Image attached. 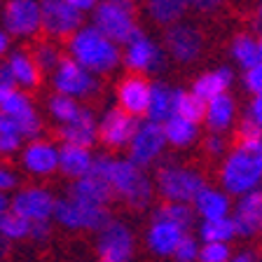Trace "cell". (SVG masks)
Here are the masks:
<instances>
[{"mask_svg":"<svg viewBox=\"0 0 262 262\" xmlns=\"http://www.w3.org/2000/svg\"><path fill=\"white\" fill-rule=\"evenodd\" d=\"M223 192L244 196L262 187V141H236L223 157L218 171Z\"/></svg>","mask_w":262,"mask_h":262,"instance_id":"obj_1","label":"cell"},{"mask_svg":"<svg viewBox=\"0 0 262 262\" xmlns=\"http://www.w3.org/2000/svg\"><path fill=\"white\" fill-rule=\"evenodd\" d=\"M68 59L82 66L92 75H108L122 63L120 45L108 40L103 33H98L94 26H82L71 38L66 40Z\"/></svg>","mask_w":262,"mask_h":262,"instance_id":"obj_2","label":"cell"},{"mask_svg":"<svg viewBox=\"0 0 262 262\" xmlns=\"http://www.w3.org/2000/svg\"><path fill=\"white\" fill-rule=\"evenodd\" d=\"M113 196L122 199L129 208L143 211L152 204L155 199V183L147 176L145 169H138L136 164H131L126 157H110L108 171H105Z\"/></svg>","mask_w":262,"mask_h":262,"instance_id":"obj_3","label":"cell"},{"mask_svg":"<svg viewBox=\"0 0 262 262\" xmlns=\"http://www.w3.org/2000/svg\"><path fill=\"white\" fill-rule=\"evenodd\" d=\"M206 178L199 169L178 162H164L155 171V192L169 204H192Z\"/></svg>","mask_w":262,"mask_h":262,"instance_id":"obj_4","label":"cell"},{"mask_svg":"<svg viewBox=\"0 0 262 262\" xmlns=\"http://www.w3.org/2000/svg\"><path fill=\"white\" fill-rule=\"evenodd\" d=\"M52 218L66 229L73 232H101L110 223V211L103 206H89L73 196H61L54 204V215Z\"/></svg>","mask_w":262,"mask_h":262,"instance_id":"obj_5","label":"cell"},{"mask_svg":"<svg viewBox=\"0 0 262 262\" xmlns=\"http://www.w3.org/2000/svg\"><path fill=\"white\" fill-rule=\"evenodd\" d=\"M131 164H136L138 169H147V166H155V164L162 159L164 150H166V138H164L162 124H155V122L145 120L138 122L136 131H134V138L126 145Z\"/></svg>","mask_w":262,"mask_h":262,"instance_id":"obj_6","label":"cell"},{"mask_svg":"<svg viewBox=\"0 0 262 262\" xmlns=\"http://www.w3.org/2000/svg\"><path fill=\"white\" fill-rule=\"evenodd\" d=\"M3 31L10 38L31 40L42 31L40 0H5L3 5Z\"/></svg>","mask_w":262,"mask_h":262,"instance_id":"obj_7","label":"cell"},{"mask_svg":"<svg viewBox=\"0 0 262 262\" xmlns=\"http://www.w3.org/2000/svg\"><path fill=\"white\" fill-rule=\"evenodd\" d=\"M92 26L115 45H126L138 31L136 12L122 10L108 3H96V7L92 10Z\"/></svg>","mask_w":262,"mask_h":262,"instance_id":"obj_8","label":"cell"},{"mask_svg":"<svg viewBox=\"0 0 262 262\" xmlns=\"http://www.w3.org/2000/svg\"><path fill=\"white\" fill-rule=\"evenodd\" d=\"M0 115L7 117V120L19 129L24 141L40 138V134H42V117H40L38 110H35L33 98L28 96L26 92H21V89H12V92L3 98Z\"/></svg>","mask_w":262,"mask_h":262,"instance_id":"obj_9","label":"cell"},{"mask_svg":"<svg viewBox=\"0 0 262 262\" xmlns=\"http://www.w3.org/2000/svg\"><path fill=\"white\" fill-rule=\"evenodd\" d=\"M52 87H54L56 94H63V96L80 101V98H89L94 94H98L101 84H98L96 75H92L82 66H77L75 61L63 56V61L52 71Z\"/></svg>","mask_w":262,"mask_h":262,"instance_id":"obj_10","label":"cell"},{"mask_svg":"<svg viewBox=\"0 0 262 262\" xmlns=\"http://www.w3.org/2000/svg\"><path fill=\"white\" fill-rule=\"evenodd\" d=\"M96 251L101 260L131 262L136 253V236L126 223L110 218V223L101 232H96Z\"/></svg>","mask_w":262,"mask_h":262,"instance_id":"obj_11","label":"cell"},{"mask_svg":"<svg viewBox=\"0 0 262 262\" xmlns=\"http://www.w3.org/2000/svg\"><path fill=\"white\" fill-rule=\"evenodd\" d=\"M56 196L40 185H28L16 190L10 199V211L21 215L28 223H49L54 215Z\"/></svg>","mask_w":262,"mask_h":262,"instance_id":"obj_12","label":"cell"},{"mask_svg":"<svg viewBox=\"0 0 262 262\" xmlns=\"http://www.w3.org/2000/svg\"><path fill=\"white\" fill-rule=\"evenodd\" d=\"M40 19L49 40H68L73 33L82 28L84 16L63 0H40Z\"/></svg>","mask_w":262,"mask_h":262,"instance_id":"obj_13","label":"cell"},{"mask_svg":"<svg viewBox=\"0 0 262 262\" xmlns=\"http://www.w3.org/2000/svg\"><path fill=\"white\" fill-rule=\"evenodd\" d=\"M164 47H166V54L173 61L192 63L204 52V35L194 24H171V26H166V33H164Z\"/></svg>","mask_w":262,"mask_h":262,"instance_id":"obj_14","label":"cell"},{"mask_svg":"<svg viewBox=\"0 0 262 262\" xmlns=\"http://www.w3.org/2000/svg\"><path fill=\"white\" fill-rule=\"evenodd\" d=\"M122 63L131 71V75H138V73H152V71H157V68H162L164 52L155 40H150L145 33L138 28V31L134 33V38L124 45Z\"/></svg>","mask_w":262,"mask_h":262,"instance_id":"obj_15","label":"cell"},{"mask_svg":"<svg viewBox=\"0 0 262 262\" xmlns=\"http://www.w3.org/2000/svg\"><path fill=\"white\" fill-rule=\"evenodd\" d=\"M19 162L24 171L31 176H38V178L52 176L59 171V145L47 138H33L21 147Z\"/></svg>","mask_w":262,"mask_h":262,"instance_id":"obj_16","label":"cell"},{"mask_svg":"<svg viewBox=\"0 0 262 262\" xmlns=\"http://www.w3.org/2000/svg\"><path fill=\"white\" fill-rule=\"evenodd\" d=\"M138 126V120L126 115L122 108H108L101 120H98V141L103 143L105 147H126L129 141L134 138V131Z\"/></svg>","mask_w":262,"mask_h":262,"instance_id":"obj_17","label":"cell"},{"mask_svg":"<svg viewBox=\"0 0 262 262\" xmlns=\"http://www.w3.org/2000/svg\"><path fill=\"white\" fill-rule=\"evenodd\" d=\"M229 218L234 223L236 236L253 239V236L262 234V187L239 196V202L232 204Z\"/></svg>","mask_w":262,"mask_h":262,"instance_id":"obj_18","label":"cell"},{"mask_svg":"<svg viewBox=\"0 0 262 262\" xmlns=\"http://www.w3.org/2000/svg\"><path fill=\"white\" fill-rule=\"evenodd\" d=\"M150 103V82L143 75H126L117 84V108L131 117H143Z\"/></svg>","mask_w":262,"mask_h":262,"instance_id":"obj_19","label":"cell"},{"mask_svg":"<svg viewBox=\"0 0 262 262\" xmlns=\"http://www.w3.org/2000/svg\"><path fill=\"white\" fill-rule=\"evenodd\" d=\"M98 122L94 117V113L89 108H82L80 115H77L73 122L68 124H61L56 129L61 143L66 145H80V147H92L94 143L98 141Z\"/></svg>","mask_w":262,"mask_h":262,"instance_id":"obj_20","label":"cell"},{"mask_svg":"<svg viewBox=\"0 0 262 262\" xmlns=\"http://www.w3.org/2000/svg\"><path fill=\"white\" fill-rule=\"evenodd\" d=\"M192 211H194V215L202 218V223L229 218V213H232V199H229L227 192L218 190V187L204 185L202 190H199V194L194 196V202H192Z\"/></svg>","mask_w":262,"mask_h":262,"instance_id":"obj_21","label":"cell"},{"mask_svg":"<svg viewBox=\"0 0 262 262\" xmlns=\"http://www.w3.org/2000/svg\"><path fill=\"white\" fill-rule=\"evenodd\" d=\"M5 68L16 89H35L40 84V77H42L28 49H10Z\"/></svg>","mask_w":262,"mask_h":262,"instance_id":"obj_22","label":"cell"},{"mask_svg":"<svg viewBox=\"0 0 262 262\" xmlns=\"http://www.w3.org/2000/svg\"><path fill=\"white\" fill-rule=\"evenodd\" d=\"M68 196H73V199H77L82 204H89V206H103V208H108V204L115 199L108 180L98 178L94 173H87L80 180H73L71 187H68Z\"/></svg>","mask_w":262,"mask_h":262,"instance_id":"obj_23","label":"cell"},{"mask_svg":"<svg viewBox=\"0 0 262 262\" xmlns=\"http://www.w3.org/2000/svg\"><path fill=\"white\" fill-rule=\"evenodd\" d=\"M187 232L180 229L178 225L162 223V220H150V227L145 232V244L157 257H171L178 241Z\"/></svg>","mask_w":262,"mask_h":262,"instance_id":"obj_24","label":"cell"},{"mask_svg":"<svg viewBox=\"0 0 262 262\" xmlns=\"http://www.w3.org/2000/svg\"><path fill=\"white\" fill-rule=\"evenodd\" d=\"M204 124L208 126V131L215 134H227V129H232L236 122V101L232 94H220V96L211 98L204 108Z\"/></svg>","mask_w":262,"mask_h":262,"instance_id":"obj_25","label":"cell"},{"mask_svg":"<svg viewBox=\"0 0 262 262\" xmlns=\"http://www.w3.org/2000/svg\"><path fill=\"white\" fill-rule=\"evenodd\" d=\"M234 82V71L229 66H220L215 71H208V73H202V75L194 80L190 92L194 94L199 101L208 103L211 98L220 96V94H227L229 87Z\"/></svg>","mask_w":262,"mask_h":262,"instance_id":"obj_26","label":"cell"},{"mask_svg":"<svg viewBox=\"0 0 262 262\" xmlns=\"http://www.w3.org/2000/svg\"><path fill=\"white\" fill-rule=\"evenodd\" d=\"M92 162L94 155L89 147H80V145H59V171L71 180H80L92 171Z\"/></svg>","mask_w":262,"mask_h":262,"instance_id":"obj_27","label":"cell"},{"mask_svg":"<svg viewBox=\"0 0 262 262\" xmlns=\"http://www.w3.org/2000/svg\"><path fill=\"white\" fill-rule=\"evenodd\" d=\"M173 94L176 89H171L164 82H150V103H147L145 117L155 124H164V122L173 117Z\"/></svg>","mask_w":262,"mask_h":262,"instance_id":"obj_28","label":"cell"},{"mask_svg":"<svg viewBox=\"0 0 262 262\" xmlns=\"http://www.w3.org/2000/svg\"><path fill=\"white\" fill-rule=\"evenodd\" d=\"M192 7V0H145V10L159 26L178 24Z\"/></svg>","mask_w":262,"mask_h":262,"instance_id":"obj_29","label":"cell"},{"mask_svg":"<svg viewBox=\"0 0 262 262\" xmlns=\"http://www.w3.org/2000/svg\"><path fill=\"white\" fill-rule=\"evenodd\" d=\"M162 131H164V138H166V145H173V147H190L199 138V124L187 122L183 117H176V115L164 122Z\"/></svg>","mask_w":262,"mask_h":262,"instance_id":"obj_30","label":"cell"},{"mask_svg":"<svg viewBox=\"0 0 262 262\" xmlns=\"http://www.w3.org/2000/svg\"><path fill=\"white\" fill-rule=\"evenodd\" d=\"M229 54L236 61L241 71H248L255 63L262 61V54L257 49V38L251 35V33H236L232 38V45H229Z\"/></svg>","mask_w":262,"mask_h":262,"instance_id":"obj_31","label":"cell"},{"mask_svg":"<svg viewBox=\"0 0 262 262\" xmlns=\"http://www.w3.org/2000/svg\"><path fill=\"white\" fill-rule=\"evenodd\" d=\"M194 218L196 215H194V211H192L190 204H169V202H164L152 211V220H162V223L178 225V227L185 229V232H190V227L194 225Z\"/></svg>","mask_w":262,"mask_h":262,"instance_id":"obj_32","label":"cell"},{"mask_svg":"<svg viewBox=\"0 0 262 262\" xmlns=\"http://www.w3.org/2000/svg\"><path fill=\"white\" fill-rule=\"evenodd\" d=\"M204 108H206V103L199 101L192 92L176 89V94H173V115L176 117H183V120H187V122L199 124V122L204 120Z\"/></svg>","mask_w":262,"mask_h":262,"instance_id":"obj_33","label":"cell"},{"mask_svg":"<svg viewBox=\"0 0 262 262\" xmlns=\"http://www.w3.org/2000/svg\"><path fill=\"white\" fill-rule=\"evenodd\" d=\"M82 108H84V105H82L80 101H75V98H71V96H63V94H56V92L47 98V110H49V115H52V120L59 126L73 122L77 115H80Z\"/></svg>","mask_w":262,"mask_h":262,"instance_id":"obj_34","label":"cell"},{"mask_svg":"<svg viewBox=\"0 0 262 262\" xmlns=\"http://www.w3.org/2000/svg\"><path fill=\"white\" fill-rule=\"evenodd\" d=\"M236 236V229L232 218H220V220H206L199 225V239L204 244H229Z\"/></svg>","mask_w":262,"mask_h":262,"instance_id":"obj_35","label":"cell"},{"mask_svg":"<svg viewBox=\"0 0 262 262\" xmlns=\"http://www.w3.org/2000/svg\"><path fill=\"white\" fill-rule=\"evenodd\" d=\"M31 56L35 61V66L40 68V73H52L56 66L63 61L59 45H54V40H40V42L33 45Z\"/></svg>","mask_w":262,"mask_h":262,"instance_id":"obj_36","label":"cell"},{"mask_svg":"<svg viewBox=\"0 0 262 262\" xmlns=\"http://www.w3.org/2000/svg\"><path fill=\"white\" fill-rule=\"evenodd\" d=\"M31 236V223L24 220L21 215L7 211L0 215V239L12 244V241H24Z\"/></svg>","mask_w":262,"mask_h":262,"instance_id":"obj_37","label":"cell"},{"mask_svg":"<svg viewBox=\"0 0 262 262\" xmlns=\"http://www.w3.org/2000/svg\"><path fill=\"white\" fill-rule=\"evenodd\" d=\"M24 136L7 117L0 115V157H10L14 152H21Z\"/></svg>","mask_w":262,"mask_h":262,"instance_id":"obj_38","label":"cell"},{"mask_svg":"<svg viewBox=\"0 0 262 262\" xmlns=\"http://www.w3.org/2000/svg\"><path fill=\"white\" fill-rule=\"evenodd\" d=\"M229 257H232L229 244H204L199 246L196 262H227Z\"/></svg>","mask_w":262,"mask_h":262,"instance_id":"obj_39","label":"cell"},{"mask_svg":"<svg viewBox=\"0 0 262 262\" xmlns=\"http://www.w3.org/2000/svg\"><path fill=\"white\" fill-rule=\"evenodd\" d=\"M196 257H199V241L187 232V234L178 241V246H176L173 260L176 262H196Z\"/></svg>","mask_w":262,"mask_h":262,"instance_id":"obj_40","label":"cell"},{"mask_svg":"<svg viewBox=\"0 0 262 262\" xmlns=\"http://www.w3.org/2000/svg\"><path fill=\"white\" fill-rule=\"evenodd\" d=\"M202 147H204V152H206L208 157H225L229 143H227V136H225V134L208 131L206 136H204V141H202Z\"/></svg>","mask_w":262,"mask_h":262,"instance_id":"obj_41","label":"cell"},{"mask_svg":"<svg viewBox=\"0 0 262 262\" xmlns=\"http://www.w3.org/2000/svg\"><path fill=\"white\" fill-rule=\"evenodd\" d=\"M241 82H244L246 92L251 94V96H260L262 94V61L255 63L253 68H248V71H244Z\"/></svg>","mask_w":262,"mask_h":262,"instance_id":"obj_42","label":"cell"},{"mask_svg":"<svg viewBox=\"0 0 262 262\" xmlns=\"http://www.w3.org/2000/svg\"><path fill=\"white\" fill-rule=\"evenodd\" d=\"M236 136H239V141H262V131L251 120L241 117L236 122Z\"/></svg>","mask_w":262,"mask_h":262,"instance_id":"obj_43","label":"cell"},{"mask_svg":"<svg viewBox=\"0 0 262 262\" xmlns=\"http://www.w3.org/2000/svg\"><path fill=\"white\" fill-rule=\"evenodd\" d=\"M19 185V176L7 164H0V194H7L10 190H16Z\"/></svg>","mask_w":262,"mask_h":262,"instance_id":"obj_44","label":"cell"},{"mask_svg":"<svg viewBox=\"0 0 262 262\" xmlns=\"http://www.w3.org/2000/svg\"><path fill=\"white\" fill-rule=\"evenodd\" d=\"M244 117H246V120H251L253 124L262 131V94H260V96H251L248 105H246Z\"/></svg>","mask_w":262,"mask_h":262,"instance_id":"obj_45","label":"cell"},{"mask_svg":"<svg viewBox=\"0 0 262 262\" xmlns=\"http://www.w3.org/2000/svg\"><path fill=\"white\" fill-rule=\"evenodd\" d=\"M52 234V223H31V236L33 241H47Z\"/></svg>","mask_w":262,"mask_h":262,"instance_id":"obj_46","label":"cell"},{"mask_svg":"<svg viewBox=\"0 0 262 262\" xmlns=\"http://www.w3.org/2000/svg\"><path fill=\"white\" fill-rule=\"evenodd\" d=\"M12 89H16V87H14V82H12L10 73H7L5 63H3V66H0V103H3V98H5Z\"/></svg>","mask_w":262,"mask_h":262,"instance_id":"obj_47","label":"cell"},{"mask_svg":"<svg viewBox=\"0 0 262 262\" xmlns=\"http://www.w3.org/2000/svg\"><path fill=\"white\" fill-rule=\"evenodd\" d=\"M223 3L225 0H192V7L196 12H213V10H218Z\"/></svg>","mask_w":262,"mask_h":262,"instance_id":"obj_48","label":"cell"},{"mask_svg":"<svg viewBox=\"0 0 262 262\" xmlns=\"http://www.w3.org/2000/svg\"><path fill=\"white\" fill-rule=\"evenodd\" d=\"M63 3H68V5L73 7V10H77V12H92L94 7H96V3L98 0H63Z\"/></svg>","mask_w":262,"mask_h":262,"instance_id":"obj_49","label":"cell"},{"mask_svg":"<svg viewBox=\"0 0 262 262\" xmlns=\"http://www.w3.org/2000/svg\"><path fill=\"white\" fill-rule=\"evenodd\" d=\"M227 262H260V255L255 251H239L229 257Z\"/></svg>","mask_w":262,"mask_h":262,"instance_id":"obj_50","label":"cell"},{"mask_svg":"<svg viewBox=\"0 0 262 262\" xmlns=\"http://www.w3.org/2000/svg\"><path fill=\"white\" fill-rule=\"evenodd\" d=\"M98 3H108V5H115V7H122V10L136 12V0H98Z\"/></svg>","mask_w":262,"mask_h":262,"instance_id":"obj_51","label":"cell"},{"mask_svg":"<svg viewBox=\"0 0 262 262\" xmlns=\"http://www.w3.org/2000/svg\"><path fill=\"white\" fill-rule=\"evenodd\" d=\"M10 35H7L5 31H3V26H0V56H5V54H10Z\"/></svg>","mask_w":262,"mask_h":262,"instance_id":"obj_52","label":"cell"},{"mask_svg":"<svg viewBox=\"0 0 262 262\" xmlns=\"http://www.w3.org/2000/svg\"><path fill=\"white\" fill-rule=\"evenodd\" d=\"M7 211H10V199H7V194H0V215Z\"/></svg>","mask_w":262,"mask_h":262,"instance_id":"obj_53","label":"cell"},{"mask_svg":"<svg viewBox=\"0 0 262 262\" xmlns=\"http://www.w3.org/2000/svg\"><path fill=\"white\" fill-rule=\"evenodd\" d=\"M5 253H7V241H3V239H0V257L5 255Z\"/></svg>","mask_w":262,"mask_h":262,"instance_id":"obj_54","label":"cell"},{"mask_svg":"<svg viewBox=\"0 0 262 262\" xmlns=\"http://www.w3.org/2000/svg\"><path fill=\"white\" fill-rule=\"evenodd\" d=\"M257 26H260L262 28V5L260 7H257ZM262 33V31H260Z\"/></svg>","mask_w":262,"mask_h":262,"instance_id":"obj_55","label":"cell"},{"mask_svg":"<svg viewBox=\"0 0 262 262\" xmlns=\"http://www.w3.org/2000/svg\"><path fill=\"white\" fill-rule=\"evenodd\" d=\"M257 49H260V54H262V33L257 35Z\"/></svg>","mask_w":262,"mask_h":262,"instance_id":"obj_56","label":"cell"},{"mask_svg":"<svg viewBox=\"0 0 262 262\" xmlns=\"http://www.w3.org/2000/svg\"><path fill=\"white\" fill-rule=\"evenodd\" d=\"M98 262H110V260H101V257H98Z\"/></svg>","mask_w":262,"mask_h":262,"instance_id":"obj_57","label":"cell"}]
</instances>
